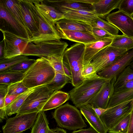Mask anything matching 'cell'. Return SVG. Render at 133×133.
I'll return each mask as SVG.
<instances>
[{
	"label": "cell",
	"instance_id": "1",
	"mask_svg": "<svg viewBox=\"0 0 133 133\" xmlns=\"http://www.w3.org/2000/svg\"><path fill=\"white\" fill-rule=\"evenodd\" d=\"M55 75V71L49 61L40 57L24 73L22 81L27 88L30 89L48 84Z\"/></svg>",
	"mask_w": 133,
	"mask_h": 133
},
{
	"label": "cell",
	"instance_id": "2",
	"mask_svg": "<svg viewBox=\"0 0 133 133\" xmlns=\"http://www.w3.org/2000/svg\"><path fill=\"white\" fill-rule=\"evenodd\" d=\"M109 79L100 77L97 74L86 78L81 84L69 92L70 99L78 108L89 103Z\"/></svg>",
	"mask_w": 133,
	"mask_h": 133
},
{
	"label": "cell",
	"instance_id": "3",
	"mask_svg": "<svg viewBox=\"0 0 133 133\" xmlns=\"http://www.w3.org/2000/svg\"><path fill=\"white\" fill-rule=\"evenodd\" d=\"M85 44L77 43L65 51L63 63L69 69L72 75L71 83L74 87L81 84L85 79L83 76Z\"/></svg>",
	"mask_w": 133,
	"mask_h": 133
},
{
	"label": "cell",
	"instance_id": "4",
	"mask_svg": "<svg viewBox=\"0 0 133 133\" xmlns=\"http://www.w3.org/2000/svg\"><path fill=\"white\" fill-rule=\"evenodd\" d=\"M77 108L67 103L56 109L52 115L57 125L74 131L87 127L82 114Z\"/></svg>",
	"mask_w": 133,
	"mask_h": 133
},
{
	"label": "cell",
	"instance_id": "5",
	"mask_svg": "<svg viewBox=\"0 0 133 133\" xmlns=\"http://www.w3.org/2000/svg\"><path fill=\"white\" fill-rule=\"evenodd\" d=\"M68 44L60 40H50L33 43L29 42L22 55L46 58L52 56L63 57Z\"/></svg>",
	"mask_w": 133,
	"mask_h": 133
},
{
	"label": "cell",
	"instance_id": "6",
	"mask_svg": "<svg viewBox=\"0 0 133 133\" xmlns=\"http://www.w3.org/2000/svg\"><path fill=\"white\" fill-rule=\"evenodd\" d=\"M54 90L46 85L37 87L27 97L17 114H22L42 110Z\"/></svg>",
	"mask_w": 133,
	"mask_h": 133
},
{
	"label": "cell",
	"instance_id": "7",
	"mask_svg": "<svg viewBox=\"0 0 133 133\" xmlns=\"http://www.w3.org/2000/svg\"><path fill=\"white\" fill-rule=\"evenodd\" d=\"M39 112L17 114L8 118L2 127L3 133H20L32 127Z\"/></svg>",
	"mask_w": 133,
	"mask_h": 133
},
{
	"label": "cell",
	"instance_id": "8",
	"mask_svg": "<svg viewBox=\"0 0 133 133\" xmlns=\"http://www.w3.org/2000/svg\"><path fill=\"white\" fill-rule=\"evenodd\" d=\"M133 99L126 100L110 108L100 117L108 131L130 113Z\"/></svg>",
	"mask_w": 133,
	"mask_h": 133
},
{
	"label": "cell",
	"instance_id": "9",
	"mask_svg": "<svg viewBox=\"0 0 133 133\" xmlns=\"http://www.w3.org/2000/svg\"><path fill=\"white\" fill-rule=\"evenodd\" d=\"M129 51L108 46L102 49L92 58L90 63L97 72L112 64Z\"/></svg>",
	"mask_w": 133,
	"mask_h": 133
},
{
	"label": "cell",
	"instance_id": "10",
	"mask_svg": "<svg viewBox=\"0 0 133 133\" xmlns=\"http://www.w3.org/2000/svg\"><path fill=\"white\" fill-rule=\"evenodd\" d=\"M0 30L3 36L4 58H9L22 55L29 40L9 32Z\"/></svg>",
	"mask_w": 133,
	"mask_h": 133
},
{
	"label": "cell",
	"instance_id": "11",
	"mask_svg": "<svg viewBox=\"0 0 133 133\" xmlns=\"http://www.w3.org/2000/svg\"><path fill=\"white\" fill-rule=\"evenodd\" d=\"M34 8L39 21V28L38 32L30 38L29 42L34 43L50 40H60L61 38L55 23L46 19L37 9L35 5Z\"/></svg>",
	"mask_w": 133,
	"mask_h": 133
},
{
	"label": "cell",
	"instance_id": "12",
	"mask_svg": "<svg viewBox=\"0 0 133 133\" xmlns=\"http://www.w3.org/2000/svg\"><path fill=\"white\" fill-rule=\"evenodd\" d=\"M0 30L11 33L29 40L28 34L22 29L7 9L2 0H0Z\"/></svg>",
	"mask_w": 133,
	"mask_h": 133
},
{
	"label": "cell",
	"instance_id": "13",
	"mask_svg": "<svg viewBox=\"0 0 133 133\" xmlns=\"http://www.w3.org/2000/svg\"><path fill=\"white\" fill-rule=\"evenodd\" d=\"M19 3L30 38L38 32L39 26L34 5L32 0H19Z\"/></svg>",
	"mask_w": 133,
	"mask_h": 133
},
{
	"label": "cell",
	"instance_id": "14",
	"mask_svg": "<svg viewBox=\"0 0 133 133\" xmlns=\"http://www.w3.org/2000/svg\"><path fill=\"white\" fill-rule=\"evenodd\" d=\"M106 19L109 23L120 30L123 35L133 38V17L121 11L109 14Z\"/></svg>",
	"mask_w": 133,
	"mask_h": 133
},
{
	"label": "cell",
	"instance_id": "15",
	"mask_svg": "<svg viewBox=\"0 0 133 133\" xmlns=\"http://www.w3.org/2000/svg\"><path fill=\"white\" fill-rule=\"evenodd\" d=\"M133 60V49L128 51L122 56L104 69L97 73L102 78L111 79L117 77Z\"/></svg>",
	"mask_w": 133,
	"mask_h": 133
},
{
	"label": "cell",
	"instance_id": "16",
	"mask_svg": "<svg viewBox=\"0 0 133 133\" xmlns=\"http://www.w3.org/2000/svg\"><path fill=\"white\" fill-rule=\"evenodd\" d=\"M117 77L109 80L89 104L94 107L107 109L114 92V85Z\"/></svg>",
	"mask_w": 133,
	"mask_h": 133
},
{
	"label": "cell",
	"instance_id": "17",
	"mask_svg": "<svg viewBox=\"0 0 133 133\" xmlns=\"http://www.w3.org/2000/svg\"><path fill=\"white\" fill-rule=\"evenodd\" d=\"M46 4L55 7L61 13L72 10H83L94 12L91 4L77 2L74 0H44Z\"/></svg>",
	"mask_w": 133,
	"mask_h": 133
},
{
	"label": "cell",
	"instance_id": "18",
	"mask_svg": "<svg viewBox=\"0 0 133 133\" xmlns=\"http://www.w3.org/2000/svg\"><path fill=\"white\" fill-rule=\"evenodd\" d=\"M89 103L83 105L78 108L86 121L90 127L98 133H107L108 130L105 127L100 117Z\"/></svg>",
	"mask_w": 133,
	"mask_h": 133
},
{
	"label": "cell",
	"instance_id": "19",
	"mask_svg": "<svg viewBox=\"0 0 133 133\" xmlns=\"http://www.w3.org/2000/svg\"><path fill=\"white\" fill-rule=\"evenodd\" d=\"M57 30L61 38L85 44L98 41L92 32H90Z\"/></svg>",
	"mask_w": 133,
	"mask_h": 133
},
{
	"label": "cell",
	"instance_id": "20",
	"mask_svg": "<svg viewBox=\"0 0 133 133\" xmlns=\"http://www.w3.org/2000/svg\"><path fill=\"white\" fill-rule=\"evenodd\" d=\"M112 38H105L97 41L85 44L83 65H89L94 57L102 49L110 45Z\"/></svg>",
	"mask_w": 133,
	"mask_h": 133
},
{
	"label": "cell",
	"instance_id": "21",
	"mask_svg": "<svg viewBox=\"0 0 133 133\" xmlns=\"http://www.w3.org/2000/svg\"><path fill=\"white\" fill-rule=\"evenodd\" d=\"M37 9L50 22L55 23L64 18L63 14L55 7L45 3L42 0H32Z\"/></svg>",
	"mask_w": 133,
	"mask_h": 133
},
{
	"label": "cell",
	"instance_id": "22",
	"mask_svg": "<svg viewBox=\"0 0 133 133\" xmlns=\"http://www.w3.org/2000/svg\"><path fill=\"white\" fill-rule=\"evenodd\" d=\"M57 29L84 31L92 32V28L89 23L63 18L55 23Z\"/></svg>",
	"mask_w": 133,
	"mask_h": 133
},
{
	"label": "cell",
	"instance_id": "23",
	"mask_svg": "<svg viewBox=\"0 0 133 133\" xmlns=\"http://www.w3.org/2000/svg\"><path fill=\"white\" fill-rule=\"evenodd\" d=\"M121 0H96L92 4L94 12L97 16L104 18L112 10L118 8Z\"/></svg>",
	"mask_w": 133,
	"mask_h": 133
},
{
	"label": "cell",
	"instance_id": "24",
	"mask_svg": "<svg viewBox=\"0 0 133 133\" xmlns=\"http://www.w3.org/2000/svg\"><path fill=\"white\" fill-rule=\"evenodd\" d=\"M64 18L89 23L98 17L94 12L83 10H72L62 13Z\"/></svg>",
	"mask_w": 133,
	"mask_h": 133
},
{
	"label": "cell",
	"instance_id": "25",
	"mask_svg": "<svg viewBox=\"0 0 133 133\" xmlns=\"http://www.w3.org/2000/svg\"><path fill=\"white\" fill-rule=\"evenodd\" d=\"M2 0L5 6L14 18L23 29L29 36L28 29L20 9L19 0Z\"/></svg>",
	"mask_w": 133,
	"mask_h": 133
},
{
	"label": "cell",
	"instance_id": "26",
	"mask_svg": "<svg viewBox=\"0 0 133 133\" xmlns=\"http://www.w3.org/2000/svg\"><path fill=\"white\" fill-rule=\"evenodd\" d=\"M70 98L69 93L61 91H54L43 107L44 111L61 106Z\"/></svg>",
	"mask_w": 133,
	"mask_h": 133
},
{
	"label": "cell",
	"instance_id": "27",
	"mask_svg": "<svg viewBox=\"0 0 133 133\" xmlns=\"http://www.w3.org/2000/svg\"><path fill=\"white\" fill-rule=\"evenodd\" d=\"M37 87L29 89L18 96L6 107V112L7 115L10 116L14 114H17L27 97Z\"/></svg>",
	"mask_w": 133,
	"mask_h": 133
},
{
	"label": "cell",
	"instance_id": "28",
	"mask_svg": "<svg viewBox=\"0 0 133 133\" xmlns=\"http://www.w3.org/2000/svg\"><path fill=\"white\" fill-rule=\"evenodd\" d=\"M44 111L42 110L38 112L30 133H48L49 123Z\"/></svg>",
	"mask_w": 133,
	"mask_h": 133
},
{
	"label": "cell",
	"instance_id": "29",
	"mask_svg": "<svg viewBox=\"0 0 133 133\" xmlns=\"http://www.w3.org/2000/svg\"><path fill=\"white\" fill-rule=\"evenodd\" d=\"M24 73L17 71H7L0 72V84L9 85L22 81Z\"/></svg>",
	"mask_w": 133,
	"mask_h": 133
},
{
	"label": "cell",
	"instance_id": "30",
	"mask_svg": "<svg viewBox=\"0 0 133 133\" xmlns=\"http://www.w3.org/2000/svg\"><path fill=\"white\" fill-rule=\"evenodd\" d=\"M133 98V88L121 91L114 92L107 108L112 107L126 100Z\"/></svg>",
	"mask_w": 133,
	"mask_h": 133
},
{
	"label": "cell",
	"instance_id": "31",
	"mask_svg": "<svg viewBox=\"0 0 133 133\" xmlns=\"http://www.w3.org/2000/svg\"><path fill=\"white\" fill-rule=\"evenodd\" d=\"M111 46L115 48L126 49L128 51L133 49V38L123 35L115 36Z\"/></svg>",
	"mask_w": 133,
	"mask_h": 133
},
{
	"label": "cell",
	"instance_id": "32",
	"mask_svg": "<svg viewBox=\"0 0 133 133\" xmlns=\"http://www.w3.org/2000/svg\"><path fill=\"white\" fill-rule=\"evenodd\" d=\"M133 80V70L129 65L117 77L114 85V91Z\"/></svg>",
	"mask_w": 133,
	"mask_h": 133
},
{
	"label": "cell",
	"instance_id": "33",
	"mask_svg": "<svg viewBox=\"0 0 133 133\" xmlns=\"http://www.w3.org/2000/svg\"><path fill=\"white\" fill-rule=\"evenodd\" d=\"M92 28L103 29L111 35L115 36L118 35L119 30L115 26L101 18L98 17L90 23Z\"/></svg>",
	"mask_w": 133,
	"mask_h": 133
},
{
	"label": "cell",
	"instance_id": "34",
	"mask_svg": "<svg viewBox=\"0 0 133 133\" xmlns=\"http://www.w3.org/2000/svg\"><path fill=\"white\" fill-rule=\"evenodd\" d=\"M71 79L66 75L55 71L53 80L46 85L48 87L55 91H59L67 83H71Z\"/></svg>",
	"mask_w": 133,
	"mask_h": 133
},
{
	"label": "cell",
	"instance_id": "35",
	"mask_svg": "<svg viewBox=\"0 0 133 133\" xmlns=\"http://www.w3.org/2000/svg\"><path fill=\"white\" fill-rule=\"evenodd\" d=\"M29 59L27 56L20 55L0 60V72L6 71L19 63Z\"/></svg>",
	"mask_w": 133,
	"mask_h": 133
},
{
	"label": "cell",
	"instance_id": "36",
	"mask_svg": "<svg viewBox=\"0 0 133 133\" xmlns=\"http://www.w3.org/2000/svg\"><path fill=\"white\" fill-rule=\"evenodd\" d=\"M130 113L118 122L109 133H127L129 128Z\"/></svg>",
	"mask_w": 133,
	"mask_h": 133
},
{
	"label": "cell",
	"instance_id": "37",
	"mask_svg": "<svg viewBox=\"0 0 133 133\" xmlns=\"http://www.w3.org/2000/svg\"><path fill=\"white\" fill-rule=\"evenodd\" d=\"M45 58L49 61L55 71L66 75L63 67V57L52 56Z\"/></svg>",
	"mask_w": 133,
	"mask_h": 133
},
{
	"label": "cell",
	"instance_id": "38",
	"mask_svg": "<svg viewBox=\"0 0 133 133\" xmlns=\"http://www.w3.org/2000/svg\"><path fill=\"white\" fill-rule=\"evenodd\" d=\"M29 89L25 85L22 81L8 85L7 94L10 95H19Z\"/></svg>",
	"mask_w": 133,
	"mask_h": 133
},
{
	"label": "cell",
	"instance_id": "39",
	"mask_svg": "<svg viewBox=\"0 0 133 133\" xmlns=\"http://www.w3.org/2000/svg\"><path fill=\"white\" fill-rule=\"evenodd\" d=\"M36 60L34 59H29L19 63L7 71H15L24 73L30 68Z\"/></svg>",
	"mask_w": 133,
	"mask_h": 133
},
{
	"label": "cell",
	"instance_id": "40",
	"mask_svg": "<svg viewBox=\"0 0 133 133\" xmlns=\"http://www.w3.org/2000/svg\"><path fill=\"white\" fill-rule=\"evenodd\" d=\"M118 9L119 11H122L133 17V0H121Z\"/></svg>",
	"mask_w": 133,
	"mask_h": 133
},
{
	"label": "cell",
	"instance_id": "41",
	"mask_svg": "<svg viewBox=\"0 0 133 133\" xmlns=\"http://www.w3.org/2000/svg\"><path fill=\"white\" fill-rule=\"evenodd\" d=\"M92 31L94 36L98 41L105 38L113 39L115 36L105 30L99 28H92Z\"/></svg>",
	"mask_w": 133,
	"mask_h": 133
},
{
	"label": "cell",
	"instance_id": "42",
	"mask_svg": "<svg viewBox=\"0 0 133 133\" xmlns=\"http://www.w3.org/2000/svg\"><path fill=\"white\" fill-rule=\"evenodd\" d=\"M8 85L0 84V109L5 110V99Z\"/></svg>",
	"mask_w": 133,
	"mask_h": 133
},
{
	"label": "cell",
	"instance_id": "43",
	"mask_svg": "<svg viewBox=\"0 0 133 133\" xmlns=\"http://www.w3.org/2000/svg\"><path fill=\"white\" fill-rule=\"evenodd\" d=\"M97 74L93 66L90 63L83 68L82 75L85 78L92 77Z\"/></svg>",
	"mask_w": 133,
	"mask_h": 133
},
{
	"label": "cell",
	"instance_id": "44",
	"mask_svg": "<svg viewBox=\"0 0 133 133\" xmlns=\"http://www.w3.org/2000/svg\"><path fill=\"white\" fill-rule=\"evenodd\" d=\"M131 102L132 108L130 114V118L127 133H133V99Z\"/></svg>",
	"mask_w": 133,
	"mask_h": 133
},
{
	"label": "cell",
	"instance_id": "45",
	"mask_svg": "<svg viewBox=\"0 0 133 133\" xmlns=\"http://www.w3.org/2000/svg\"><path fill=\"white\" fill-rule=\"evenodd\" d=\"M133 88V80L126 84L116 91H123Z\"/></svg>",
	"mask_w": 133,
	"mask_h": 133
},
{
	"label": "cell",
	"instance_id": "46",
	"mask_svg": "<svg viewBox=\"0 0 133 133\" xmlns=\"http://www.w3.org/2000/svg\"><path fill=\"white\" fill-rule=\"evenodd\" d=\"M71 133H98L91 127L87 129H79L77 131H74Z\"/></svg>",
	"mask_w": 133,
	"mask_h": 133
},
{
	"label": "cell",
	"instance_id": "47",
	"mask_svg": "<svg viewBox=\"0 0 133 133\" xmlns=\"http://www.w3.org/2000/svg\"><path fill=\"white\" fill-rule=\"evenodd\" d=\"M19 95H10L7 94L5 99V108Z\"/></svg>",
	"mask_w": 133,
	"mask_h": 133
},
{
	"label": "cell",
	"instance_id": "48",
	"mask_svg": "<svg viewBox=\"0 0 133 133\" xmlns=\"http://www.w3.org/2000/svg\"><path fill=\"white\" fill-rule=\"evenodd\" d=\"M109 108L103 109L101 108H96L94 107H92L93 109L94 110L96 114L99 117L103 114Z\"/></svg>",
	"mask_w": 133,
	"mask_h": 133
},
{
	"label": "cell",
	"instance_id": "49",
	"mask_svg": "<svg viewBox=\"0 0 133 133\" xmlns=\"http://www.w3.org/2000/svg\"><path fill=\"white\" fill-rule=\"evenodd\" d=\"M63 67L64 72L65 75L71 79V80L72 75L70 70L68 68L63 64Z\"/></svg>",
	"mask_w": 133,
	"mask_h": 133
},
{
	"label": "cell",
	"instance_id": "50",
	"mask_svg": "<svg viewBox=\"0 0 133 133\" xmlns=\"http://www.w3.org/2000/svg\"><path fill=\"white\" fill-rule=\"evenodd\" d=\"M4 48V43L3 40L0 43V60L4 58L3 57Z\"/></svg>",
	"mask_w": 133,
	"mask_h": 133
},
{
	"label": "cell",
	"instance_id": "51",
	"mask_svg": "<svg viewBox=\"0 0 133 133\" xmlns=\"http://www.w3.org/2000/svg\"><path fill=\"white\" fill-rule=\"evenodd\" d=\"M74 1L81 3L92 4L94 3L96 0H74Z\"/></svg>",
	"mask_w": 133,
	"mask_h": 133
},
{
	"label": "cell",
	"instance_id": "52",
	"mask_svg": "<svg viewBox=\"0 0 133 133\" xmlns=\"http://www.w3.org/2000/svg\"><path fill=\"white\" fill-rule=\"evenodd\" d=\"M54 129L56 133H67L65 130L60 128L57 127Z\"/></svg>",
	"mask_w": 133,
	"mask_h": 133
},
{
	"label": "cell",
	"instance_id": "53",
	"mask_svg": "<svg viewBox=\"0 0 133 133\" xmlns=\"http://www.w3.org/2000/svg\"><path fill=\"white\" fill-rule=\"evenodd\" d=\"M48 133H56L54 129H49Z\"/></svg>",
	"mask_w": 133,
	"mask_h": 133
},
{
	"label": "cell",
	"instance_id": "54",
	"mask_svg": "<svg viewBox=\"0 0 133 133\" xmlns=\"http://www.w3.org/2000/svg\"><path fill=\"white\" fill-rule=\"evenodd\" d=\"M129 65L130 66V68L133 70V60L131 62Z\"/></svg>",
	"mask_w": 133,
	"mask_h": 133
},
{
	"label": "cell",
	"instance_id": "55",
	"mask_svg": "<svg viewBox=\"0 0 133 133\" xmlns=\"http://www.w3.org/2000/svg\"><path fill=\"white\" fill-rule=\"evenodd\" d=\"M23 133V132H21V133Z\"/></svg>",
	"mask_w": 133,
	"mask_h": 133
}]
</instances>
